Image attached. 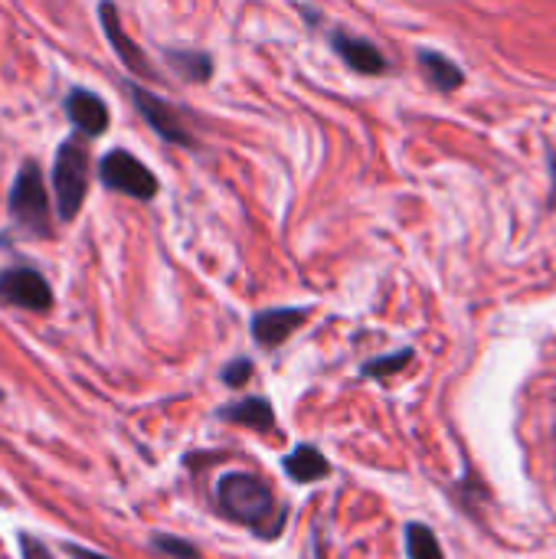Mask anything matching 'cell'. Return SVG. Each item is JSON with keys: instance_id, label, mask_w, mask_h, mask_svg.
<instances>
[{"instance_id": "e0dca14e", "label": "cell", "mask_w": 556, "mask_h": 559, "mask_svg": "<svg viewBox=\"0 0 556 559\" xmlns=\"http://www.w3.org/2000/svg\"><path fill=\"white\" fill-rule=\"evenodd\" d=\"M151 547H154L157 554H164V557L200 559V550H197L193 544H187V540H180V537H167V534H157V537L151 540Z\"/></svg>"}, {"instance_id": "7402d4cb", "label": "cell", "mask_w": 556, "mask_h": 559, "mask_svg": "<svg viewBox=\"0 0 556 559\" xmlns=\"http://www.w3.org/2000/svg\"><path fill=\"white\" fill-rule=\"evenodd\" d=\"M0 400H3V393H0Z\"/></svg>"}, {"instance_id": "ffe728a7", "label": "cell", "mask_w": 556, "mask_h": 559, "mask_svg": "<svg viewBox=\"0 0 556 559\" xmlns=\"http://www.w3.org/2000/svg\"><path fill=\"white\" fill-rule=\"evenodd\" d=\"M66 554L72 559H111L105 554H95V550H85V547H75V544H66Z\"/></svg>"}, {"instance_id": "277c9868", "label": "cell", "mask_w": 556, "mask_h": 559, "mask_svg": "<svg viewBox=\"0 0 556 559\" xmlns=\"http://www.w3.org/2000/svg\"><path fill=\"white\" fill-rule=\"evenodd\" d=\"M98 177L108 190L134 197V200H154L157 197V177L147 164H141L131 151H108L98 164Z\"/></svg>"}, {"instance_id": "44dd1931", "label": "cell", "mask_w": 556, "mask_h": 559, "mask_svg": "<svg viewBox=\"0 0 556 559\" xmlns=\"http://www.w3.org/2000/svg\"><path fill=\"white\" fill-rule=\"evenodd\" d=\"M547 164H551V174H554V193H551V206L556 210V154H551V160H547Z\"/></svg>"}, {"instance_id": "8fae6325", "label": "cell", "mask_w": 556, "mask_h": 559, "mask_svg": "<svg viewBox=\"0 0 556 559\" xmlns=\"http://www.w3.org/2000/svg\"><path fill=\"white\" fill-rule=\"evenodd\" d=\"M220 419L236 423V426H246V429L262 432V436L272 432V426H275L272 403H269V400H259V396L242 400V403H233V406H223V409H220Z\"/></svg>"}, {"instance_id": "9c48e42d", "label": "cell", "mask_w": 556, "mask_h": 559, "mask_svg": "<svg viewBox=\"0 0 556 559\" xmlns=\"http://www.w3.org/2000/svg\"><path fill=\"white\" fill-rule=\"evenodd\" d=\"M66 115L85 138H98L108 131V105L88 88H72L66 95Z\"/></svg>"}, {"instance_id": "5bb4252c", "label": "cell", "mask_w": 556, "mask_h": 559, "mask_svg": "<svg viewBox=\"0 0 556 559\" xmlns=\"http://www.w3.org/2000/svg\"><path fill=\"white\" fill-rule=\"evenodd\" d=\"M170 69L187 79V82H206L213 75V59L206 52H187V49H170L167 52Z\"/></svg>"}, {"instance_id": "52a82bcc", "label": "cell", "mask_w": 556, "mask_h": 559, "mask_svg": "<svg viewBox=\"0 0 556 559\" xmlns=\"http://www.w3.org/2000/svg\"><path fill=\"white\" fill-rule=\"evenodd\" d=\"M98 23H102V29H105V39L111 43V49H115V56L134 72V75H144V79H154V69H151V62L144 59V52H141V46L121 29V16H118V7L111 3V0H102L98 3Z\"/></svg>"}, {"instance_id": "4fadbf2b", "label": "cell", "mask_w": 556, "mask_h": 559, "mask_svg": "<svg viewBox=\"0 0 556 559\" xmlns=\"http://www.w3.org/2000/svg\"><path fill=\"white\" fill-rule=\"evenodd\" d=\"M419 66L426 69L429 82H433L436 88H442V92H456V88L465 82L462 69H459L449 56H442V52L423 49V52H419Z\"/></svg>"}, {"instance_id": "2e32d148", "label": "cell", "mask_w": 556, "mask_h": 559, "mask_svg": "<svg viewBox=\"0 0 556 559\" xmlns=\"http://www.w3.org/2000/svg\"><path fill=\"white\" fill-rule=\"evenodd\" d=\"M410 360H413V350L387 354V357H380V360L367 364V367H364V377H377V380H383V377H393V373H400V370H403Z\"/></svg>"}, {"instance_id": "3957f363", "label": "cell", "mask_w": 556, "mask_h": 559, "mask_svg": "<svg viewBox=\"0 0 556 559\" xmlns=\"http://www.w3.org/2000/svg\"><path fill=\"white\" fill-rule=\"evenodd\" d=\"M10 219L33 239H49L52 236V219H49V197L43 187V170L36 160H26L10 190Z\"/></svg>"}, {"instance_id": "8992f818", "label": "cell", "mask_w": 556, "mask_h": 559, "mask_svg": "<svg viewBox=\"0 0 556 559\" xmlns=\"http://www.w3.org/2000/svg\"><path fill=\"white\" fill-rule=\"evenodd\" d=\"M128 88H131V98H134L141 118L157 131V138H164L167 144H177V147H193V134L187 131V124L180 121L174 105H167L161 95H154L141 85H128Z\"/></svg>"}, {"instance_id": "7c38bea8", "label": "cell", "mask_w": 556, "mask_h": 559, "mask_svg": "<svg viewBox=\"0 0 556 559\" xmlns=\"http://www.w3.org/2000/svg\"><path fill=\"white\" fill-rule=\"evenodd\" d=\"M285 472H288L295 481L311 485V481H318V478H328L331 465H328V459H324L315 445H298V449H292V455H285Z\"/></svg>"}, {"instance_id": "5b68a950", "label": "cell", "mask_w": 556, "mask_h": 559, "mask_svg": "<svg viewBox=\"0 0 556 559\" xmlns=\"http://www.w3.org/2000/svg\"><path fill=\"white\" fill-rule=\"evenodd\" d=\"M0 301L33 311V314H46L52 308V288L36 269L13 265V269L0 272Z\"/></svg>"}, {"instance_id": "9a60e30c", "label": "cell", "mask_w": 556, "mask_h": 559, "mask_svg": "<svg viewBox=\"0 0 556 559\" xmlns=\"http://www.w3.org/2000/svg\"><path fill=\"white\" fill-rule=\"evenodd\" d=\"M406 554H410V559H446L436 534L426 524H410L406 527Z\"/></svg>"}, {"instance_id": "ba28073f", "label": "cell", "mask_w": 556, "mask_h": 559, "mask_svg": "<svg viewBox=\"0 0 556 559\" xmlns=\"http://www.w3.org/2000/svg\"><path fill=\"white\" fill-rule=\"evenodd\" d=\"M308 311L305 308H272V311H259L252 318V337L259 347H279L285 344L301 324H305Z\"/></svg>"}, {"instance_id": "6da1fadb", "label": "cell", "mask_w": 556, "mask_h": 559, "mask_svg": "<svg viewBox=\"0 0 556 559\" xmlns=\"http://www.w3.org/2000/svg\"><path fill=\"white\" fill-rule=\"evenodd\" d=\"M216 501H220L226 518L252 527L265 540H272L285 524V511H279L275 495L256 475H246V472L223 475L216 485Z\"/></svg>"}, {"instance_id": "7a4b0ae2", "label": "cell", "mask_w": 556, "mask_h": 559, "mask_svg": "<svg viewBox=\"0 0 556 559\" xmlns=\"http://www.w3.org/2000/svg\"><path fill=\"white\" fill-rule=\"evenodd\" d=\"M52 193L59 219H75L88 193V147L79 138L59 144L52 160Z\"/></svg>"}, {"instance_id": "d6986e66", "label": "cell", "mask_w": 556, "mask_h": 559, "mask_svg": "<svg viewBox=\"0 0 556 559\" xmlns=\"http://www.w3.org/2000/svg\"><path fill=\"white\" fill-rule=\"evenodd\" d=\"M249 377H252V360H233V364L223 370V383H226V386H242Z\"/></svg>"}, {"instance_id": "30bf717a", "label": "cell", "mask_w": 556, "mask_h": 559, "mask_svg": "<svg viewBox=\"0 0 556 559\" xmlns=\"http://www.w3.org/2000/svg\"><path fill=\"white\" fill-rule=\"evenodd\" d=\"M331 43H334V52L354 72H360V75H380V72H387V59H383V52L370 39H357V36H347V33H334Z\"/></svg>"}, {"instance_id": "ac0fdd59", "label": "cell", "mask_w": 556, "mask_h": 559, "mask_svg": "<svg viewBox=\"0 0 556 559\" xmlns=\"http://www.w3.org/2000/svg\"><path fill=\"white\" fill-rule=\"evenodd\" d=\"M16 547H20V557L23 559H56L43 540H36L33 534H16Z\"/></svg>"}]
</instances>
